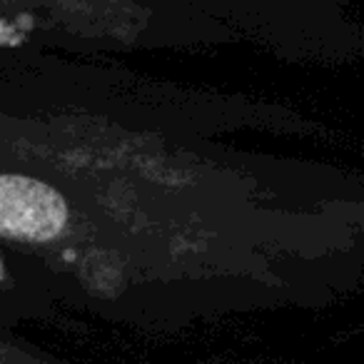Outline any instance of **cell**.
<instances>
[{
    "label": "cell",
    "mask_w": 364,
    "mask_h": 364,
    "mask_svg": "<svg viewBox=\"0 0 364 364\" xmlns=\"http://www.w3.org/2000/svg\"><path fill=\"white\" fill-rule=\"evenodd\" d=\"M68 223L58 190L26 175H0V235L23 242H48Z\"/></svg>",
    "instance_id": "1"
},
{
    "label": "cell",
    "mask_w": 364,
    "mask_h": 364,
    "mask_svg": "<svg viewBox=\"0 0 364 364\" xmlns=\"http://www.w3.org/2000/svg\"><path fill=\"white\" fill-rule=\"evenodd\" d=\"M0 272H3V269H0Z\"/></svg>",
    "instance_id": "2"
}]
</instances>
